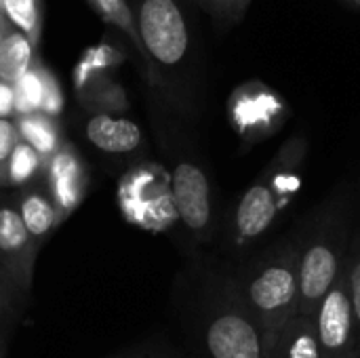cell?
<instances>
[{
  "instance_id": "obj_1",
  "label": "cell",
  "mask_w": 360,
  "mask_h": 358,
  "mask_svg": "<svg viewBox=\"0 0 360 358\" xmlns=\"http://www.w3.org/2000/svg\"><path fill=\"white\" fill-rule=\"evenodd\" d=\"M135 23L148 84L173 114L196 120L205 101V59L184 0H137Z\"/></svg>"
},
{
  "instance_id": "obj_2",
  "label": "cell",
  "mask_w": 360,
  "mask_h": 358,
  "mask_svg": "<svg viewBox=\"0 0 360 358\" xmlns=\"http://www.w3.org/2000/svg\"><path fill=\"white\" fill-rule=\"evenodd\" d=\"M188 327L198 358H272L274 335L243 304L228 272L202 270Z\"/></svg>"
},
{
  "instance_id": "obj_3",
  "label": "cell",
  "mask_w": 360,
  "mask_h": 358,
  "mask_svg": "<svg viewBox=\"0 0 360 358\" xmlns=\"http://www.w3.org/2000/svg\"><path fill=\"white\" fill-rule=\"evenodd\" d=\"M181 120L184 118L173 114L158 97H152V124L167 158L179 226L192 245L205 247L215 241L219 230L217 192Z\"/></svg>"
},
{
  "instance_id": "obj_4",
  "label": "cell",
  "mask_w": 360,
  "mask_h": 358,
  "mask_svg": "<svg viewBox=\"0 0 360 358\" xmlns=\"http://www.w3.org/2000/svg\"><path fill=\"white\" fill-rule=\"evenodd\" d=\"M308 152L310 141L306 135L289 137L236 200L228 215L224 238V247L230 253H245L274 228L302 186Z\"/></svg>"
},
{
  "instance_id": "obj_5",
  "label": "cell",
  "mask_w": 360,
  "mask_h": 358,
  "mask_svg": "<svg viewBox=\"0 0 360 358\" xmlns=\"http://www.w3.org/2000/svg\"><path fill=\"white\" fill-rule=\"evenodd\" d=\"M350 190L333 192L308 219L300 238V308L297 314L314 317L321 300L346 272L352 243Z\"/></svg>"
},
{
  "instance_id": "obj_6",
  "label": "cell",
  "mask_w": 360,
  "mask_h": 358,
  "mask_svg": "<svg viewBox=\"0 0 360 358\" xmlns=\"http://www.w3.org/2000/svg\"><path fill=\"white\" fill-rule=\"evenodd\" d=\"M236 293L249 312L276 335L300 308V238L272 243L230 272Z\"/></svg>"
},
{
  "instance_id": "obj_7",
  "label": "cell",
  "mask_w": 360,
  "mask_h": 358,
  "mask_svg": "<svg viewBox=\"0 0 360 358\" xmlns=\"http://www.w3.org/2000/svg\"><path fill=\"white\" fill-rule=\"evenodd\" d=\"M122 217L146 232H169L179 224L169 169L139 158L120 177L116 190Z\"/></svg>"
},
{
  "instance_id": "obj_8",
  "label": "cell",
  "mask_w": 360,
  "mask_h": 358,
  "mask_svg": "<svg viewBox=\"0 0 360 358\" xmlns=\"http://www.w3.org/2000/svg\"><path fill=\"white\" fill-rule=\"evenodd\" d=\"M289 116L291 106L287 99L257 78L238 84L228 99V118L247 143H257L278 133Z\"/></svg>"
},
{
  "instance_id": "obj_9",
  "label": "cell",
  "mask_w": 360,
  "mask_h": 358,
  "mask_svg": "<svg viewBox=\"0 0 360 358\" xmlns=\"http://www.w3.org/2000/svg\"><path fill=\"white\" fill-rule=\"evenodd\" d=\"M312 319L325 358H360V329L350 302L346 272L321 300Z\"/></svg>"
},
{
  "instance_id": "obj_10",
  "label": "cell",
  "mask_w": 360,
  "mask_h": 358,
  "mask_svg": "<svg viewBox=\"0 0 360 358\" xmlns=\"http://www.w3.org/2000/svg\"><path fill=\"white\" fill-rule=\"evenodd\" d=\"M44 190L51 196L59 222L63 224L86 198L91 188L89 165L74 143L65 141L44 165Z\"/></svg>"
},
{
  "instance_id": "obj_11",
  "label": "cell",
  "mask_w": 360,
  "mask_h": 358,
  "mask_svg": "<svg viewBox=\"0 0 360 358\" xmlns=\"http://www.w3.org/2000/svg\"><path fill=\"white\" fill-rule=\"evenodd\" d=\"M40 245L27 232L15 203L0 200V270L32 291L34 264Z\"/></svg>"
},
{
  "instance_id": "obj_12",
  "label": "cell",
  "mask_w": 360,
  "mask_h": 358,
  "mask_svg": "<svg viewBox=\"0 0 360 358\" xmlns=\"http://www.w3.org/2000/svg\"><path fill=\"white\" fill-rule=\"evenodd\" d=\"M86 141L112 156H139L146 150V135L137 122L124 116L93 114L84 124Z\"/></svg>"
},
{
  "instance_id": "obj_13",
  "label": "cell",
  "mask_w": 360,
  "mask_h": 358,
  "mask_svg": "<svg viewBox=\"0 0 360 358\" xmlns=\"http://www.w3.org/2000/svg\"><path fill=\"white\" fill-rule=\"evenodd\" d=\"M27 232L32 234V238L42 247L53 232L61 226L59 215L55 211V205L51 200V196L46 194V190L38 184H32L23 190H19L17 203H15Z\"/></svg>"
},
{
  "instance_id": "obj_14",
  "label": "cell",
  "mask_w": 360,
  "mask_h": 358,
  "mask_svg": "<svg viewBox=\"0 0 360 358\" xmlns=\"http://www.w3.org/2000/svg\"><path fill=\"white\" fill-rule=\"evenodd\" d=\"M272 358H325L316 335L314 319L295 314L274 335Z\"/></svg>"
},
{
  "instance_id": "obj_15",
  "label": "cell",
  "mask_w": 360,
  "mask_h": 358,
  "mask_svg": "<svg viewBox=\"0 0 360 358\" xmlns=\"http://www.w3.org/2000/svg\"><path fill=\"white\" fill-rule=\"evenodd\" d=\"M15 127L19 131L21 141L32 146L44 160H49L65 143L61 124L57 122V118H51L42 112L15 116Z\"/></svg>"
},
{
  "instance_id": "obj_16",
  "label": "cell",
  "mask_w": 360,
  "mask_h": 358,
  "mask_svg": "<svg viewBox=\"0 0 360 358\" xmlns=\"http://www.w3.org/2000/svg\"><path fill=\"white\" fill-rule=\"evenodd\" d=\"M34 61V40L15 27L4 30L0 40V80L15 84Z\"/></svg>"
},
{
  "instance_id": "obj_17",
  "label": "cell",
  "mask_w": 360,
  "mask_h": 358,
  "mask_svg": "<svg viewBox=\"0 0 360 358\" xmlns=\"http://www.w3.org/2000/svg\"><path fill=\"white\" fill-rule=\"evenodd\" d=\"M82 106L93 114H110V116H122L129 110V97L120 82H116L112 76H103L93 80L82 93H78Z\"/></svg>"
},
{
  "instance_id": "obj_18",
  "label": "cell",
  "mask_w": 360,
  "mask_h": 358,
  "mask_svg": "<svg viewBox=\"0 0 360 358\" xmlns=\"http://www.w3.org/2000/svg\"><path fill=\"white\" fill-rule=\"evenodd\" d=\"M27 298L30 291H25L15 279L0 270V348L4 350L25 310Z\"/></svg>"
},
{
  "instance_id": "obj_19",
  "label": "cell",
  "mask_w": 360,
  "mask_h": 358,
  "mask_svg": "<svg viewBox=\"0 0 360 358\" xmlns=\"http://www.w3.org/2000/svg\"><path fill=\"white\" fill-rule=\"evenodd\" d=\"M120 61H122V53L110 44H99L95 49H89L74 72L76 93H82L93 80L110 76V72L116 65H120Z\"/></svg>"
},
{
  "instance_id": "obj_20",
  "label": "cell",
  "mask_w": 360,
  "mask_h": 358,
  "mask_svg": "<svg viewBox=\"0 0 360 358\" xmlns=\"http://www.w3.org/2000/svg\"><path fill=\"white\" fill-rule=\"evenodd\" d=\"M46 160L25 141H19L8 158L6 167V188L23 190L32 186L44 171Z\"/></svg>"
},
{
  "instance_id": "obj_21",
  "label": "cell",
  "mask_w": 360,
  "mask_h": 358,
  "mask_svg": "<svg viewBox=\"0 0 360 358\" xmlns=\"http://www.w3.org/2000/svg\"><path fill=\"white\" fill-rule=\"evenodd\" d=\"M44 65L34 61V65L13 84L15 89V116H27L42 112L44 103Z\"/></svg>"
},
{
  "instance_id": "obj_22",
  "label": "cell",
  "mask_w": 360,
  "mask_h": 358,
  "mask_svg": "<svg viewBox=\"0 0 360 358\" xmlns=\"http://www.w3.org/2000/svg\"><path fill=\"white\" fill-rule=\"evenodd\" d=\"M93 4V8L114 27H118L135 46L137 55L141 57L143 63V49H141V40H139V32H137V23H135V13L133 6L127 0H89Z\"/></svg>"
},
{
  "instance_id": "obj_23",
  "label": "cell",
  "mask_w": 360,
  "mask_h": 358,
  "mask_svg": "<svg viewBox=\"0 0 360 358\" xmlns=\"http://www.w3.org/2000/svg\"><path fill=\"white\" fill-rule=\"evenodd\" d=\"M205 15H209L217 34H226L245 21L253 0H192Z\"/></svg>"
},
{
  "instance_id": "obj_24",
  "label": "cell",
  "mask_w": 360,
  "mask_h": 358,
  "mask_svg": "<svg viewBox=\"0 0 360 358\" xmlns=\"http://www.w3.org/2000/svg\"><path fill=\"white\" fill-rule=\"evenodd\" d=\"M0 15L19 32L38 40L40 30V4L38 0H0Z\"/></svg>"
},
{
  "instance_id": "obj_25",
  "label": "cell",
  "mask_w": 360,
  "mask_h": 358,
  "mask_svg": "<svg viewBox=\"0 0 360 358\" xmlns=\"http://www.w3.org/2000/svg\"><path fill=\"white\" fill-rule=\"evenodd\" d=\"M346 283H348L352 310H354L360 329V228L352 234V243H350V251L346 260Z\"/></svg>"
},
{
  "instance_id": "obj_26",
  "label": "cell",
  "mask_w": 360,
  "mask_h": 358,
  "mask_svg": "<svg viewBox=\"0 0 360 358\" xmlns=\"http://www.w3.org/2000/svg\"><path fill=\"white\" fill-rule=\"evenodd\" d=\"M21 141L15 120L0 118V188H6V167L15 146Z\"/></svg>"
},
{
  "instance_id": "obj_27",
  "label": "cell",
  "mask_w": 360,
  "mask_h": 358,
  "mask_svg": "<svg viewBox=\"0 0 360 358\" xmlns=\"http://www.w3.org/2000/svg\"><path fill=\"white\" fill-rule=\"evenodd\" d=\"M63 91L59 87V80L51 70H44V103H42V114L57 118L63 112Z\"/></svg>"
},
{
  "instance_id": "obj_28",
  "label": "cell",
  "mask_w": 360,
  "mask_h": 358,
  "mask_svg": "<svg viewBox=\"0 0 360 358\" xmlns=\"http://www.w3.org/2000/svg\"><path fill=\"white\" fill-rule=\"evenodd\" d=\"M120 358H177V354L169 346L152 342V344H143L131 352H122Z\"/></svg>"
},
{
  "instance_id": "obj_29",
  "label": "cell",
  "mask_w": 360,
  "mask_h": 358,
  "mask_svg": "<svg viewBox=\"0 0 360 358\" xmlns=\"http://www.w3.org/2000/svg\"><path fill=\"white\" fill-rule=\"evenodd\" d=\"M11 116H15V89L0 80V118L11 120Z\"/></svg>"
},
{
  "instance_id": "obj_30",
  "label": "cell",
  "mask_w": 360,
  "mask_h": 358,
  "mask_svg": "<svg viewBox=\"0 0 360 358\" xmlns=\"http://www.w3.org/2000/svg\"><path fill=\"white\" fill-rule=\"evenodd\" d=\"M342 2H346V4H350V6H356V8H360V0H342Z\"/></svg>"
},
{
  "instance_id": "obj_31",
  "label": "cell",
  "mask_w": 360,
  "mask_h": 358,
  "mask_svg": "<svg viewBox=\"0 0 360 358\" xmlns=\"http://www.w3.org/2000/svg\"><path fill=\"white\" fill-rule=\"evenodd\" d=\"M120 357H122V352H118V354H110L108 358H120Z\"/></svg>"
},
{
  "instance_id": "obj_32",
  "label": "cell",
  "mask_w": 360,
  "mask_h": 358,
  "mask_svg": "<svg viewBox=\"0 0 360 358\" xmlns=\"http://www.w3.org/2000/svg\"><path fill=\"white\" fill-rule=\"evenodd\" d=\"M4 352H6V350H4V348H0V358H4Z\"/></svg>"
},
{
  "instance_id": "obj_33",
  "label": "cell",
  "mask_w": 360,
  "mask_h": 358,
  "mask_svg": "<svg viewBox=\"0 0 360 358\" xmlns=\"http://www.w3.org/2000/svg\"><path fill=\"white\" fill-rule=\"evenodd\" d=\"M2 34H4V27H0V40H2Z\"/></svg>"
}]
</instances>
